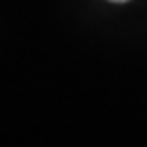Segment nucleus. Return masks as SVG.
Wrapping results in <instances>:
<instances>
[{"label":"nucleus","mask_w":147,"mask_h":147,"mask_svg":"<svg viewBox=\"0 0 147 147\" xmlns=\"http://www.w3.org/2000/svg\"><path fill=\"white\" fill-rule=\"evenodd\" d=\"M110 2H127V0H110Z\"/></svg>","instance_id":"1"}]
</instances>
